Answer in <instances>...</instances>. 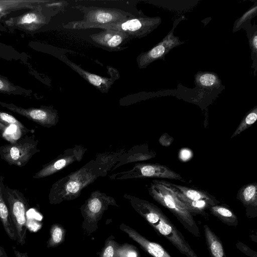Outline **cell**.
Segmentation results:
<instances>
[{"label": "cell", "instance_id": "1", "mask_svg": "<svg viewBox=\"0 0 257 257\" xmlns=\"http://www.w3.org/2000/svg\"><path fill=\"white\" fill-rule=\"evenodd\" d=\"M105 167L92 159L78 170L71 172L55 182L50 190L49 201L57 204L64 201L75 199L82 190L93 183L98 178L105 176Z\"/></svg>", "mask_w": 257, "mask_h": 257}, {"label": "cell", "instance_id": "2", "mask_svg": "<svg viewBox=\"0 0 257 257\" xmlns=\"http://www.w3.org/2000/svg\"><path fill=\"white\" fill-rule=\"evenodd\" d=\"M123 197L133 208L152 226L157 232L170 241L179 251L187 257H198L169 219L156 205L130 194Z\"/></svg>", "mask_w": 257, "mask_h": 257}, {"label": "cell", "instance_id": "3", "mask_svg": "<svg viewBox=\"0 0 257 257\" xmlns=\"http://www.w3.org/2000/svg\"><path fill=\"white\" fill-rule=\"evenodd\" d=\"M148 191L156 201L169 210L177 218L188 231L196 237L200 236L199 228L193 216L177 196L170 182L154 180Z\"/></svg>", "mask_w": 257, "mask_h": 257}, {"label": "cell", "instance_id": "4", "mask_svg": "<svg viewBox=\"0 0 257 257\" xmlns=\"http://www.w3.org/2000/svg\"><path fill=\"white\" fill-rule=\"evenodd\" d=\"M75 7L83 13V20L69 22L63 25L64 28L90 29L94 26L115 23L135 16L129 12L115 8L81 5H77Z\"/></svg>", "mask_w": 257, "mask_h": 257}, {"label": "cell", "instance_id": "5", "mask_svg": "<svg viewBox=\"0 0 257 257\" xmlns=\"http://www.w3.org/2000/svg\"><path fill=\"white\" fill-rule=\"evenodd\" d=\"M4 195L14 227L17 242L23 245L27 235L26 213L29 208L28 202L21 192L7 186L4 188Z\"/></svg>", "mask_w": 257, "mask_h": 257}, {"label": "cell", "instance_id": "6", "mask_svg": "<svg viewBox=\"0 0 257 257\" xmlns=\"http://www.w3.org/2000/svg\"><path fill=\"white\" fill-rule=\"evenodd\" d=\"M34 135L26 134L15 141L0 147V158L11 165L22 167L40 150Z\"/></svg>", "mask_w": 257, "mask_h": 257}, {"label": "cell", "instance_id": "7", "mask_svg": "<svg viewBox=\"0 0 257 257\" xmlns=\"http://www.w3.org/2000/svg\"><path fill=\"white\" fill-rule=\"evenodd\" d=\"M161 22L162 19L159 17L135 16L133 18L117 23L94 26L91 28H99L124 32L128 34L132 39L146 36L156 29Z\"/></svg>", "mask_w": 257, "mask_h": 257}, {"label": "cell", "instance_id": "8", "mask_svg": "<svg viewBox=\"0 0 257 257\" xmlns=\"http://www.w3.org/2000/svg\"><path fill=\"white\" fill-rule=\"evenodd\" d=\"M110 205L118 206L114 198L99 190L92 192L80 208L86 229L90 232L95 230L98 221Z\"/></svg>", "mask_w": 257, "mask_h": 257}, {"label": "cell", "instance_id": "9", "mask_svg": "<svg viewBox=\"0 0 257 257\" xmlns=\"http://www.w3.org/2000/svg\"><path fill=\"white\" fill-rule=\"evenodd\" d=\"M112 179L163 178L183 181L181 176L168 167L159 164L137 163L128 171L113 174Z\"/></svg>", "mask_w": 257, "mask_h": 257}, {"label": "cell", "instance_id": "10", "mask_svg": "<svg viewBox=\"0 0 257 257\" xmlns=\"http://www.w3.org/2000/svg\"><path fill=\"white\" fill-rule=\"evenodd\" d=\"M182 19L181 17L174 21L172 29L161 42L149 51L142 52L138 56L137 62L139 68H146L151 63L157 60H164L165 56L172 49L184 43L174 35L175 28Z\"/></svg>", "mask_w": 257, "mask_h": 257}, {"label": "cell", "instance_id": "11", "mask_svg": "<svg viewBox=\"0 0 257 257\" xmlns=\"http://www.w3.org/2000/svg\"><path fill=\"white\" fill-rule=\"evenodd\" d=\"M87 149L81 145H75L65 150L62 154L42 168L33 176L34 179L43 178L52 175L70 164L82 160Z\"/></svg>", "mask_w": 257, "mask_h": 257}, {"label": "cell", "instance_id": "12", "mask_svg": "<svg viewBox=\"0 0 257 257\" xmlns=\"http://www.w3.org/2000/svg\"><path fill=\"white\" fill-rule=\"evenodd\" d=\"M0 105L34 121L44 127H51L59 121L58 111L51 107L23 108L13 103L0 101Z\"/></svg>", "mask_w": 257, "mask_h": 257}, {"label": "cell", "instance_id": "13", "mask_svg": "<svg viewBox=\"0 0 257 257\" xmlns=\"http://www.w3.org/2000/svg\"><path fill=\"white\" fill-rule=\"evenodd\" d=\"M63 61L82 78L102 93H107L115 80L119 77L118 71L115 68L107 66L110 77H103L89 72L70 61L65 55L62 56Z\"/></svg>", "mask_w": 257, "mask_h": 257}, {"label": "cell", "instance_id": "14", "mask_svg": "<svg viewBox=\"0 0 257 257\" xmlns=\"http://www.w3.org/2000/svg\"><path fill=\"white\" fill-rule=\"evenodd\" d=\"M46 17L42 11V6L21 15L12 17L5 22L9 27H15L27 32L38 30L47 24Z\"/></svg>", "mask_w": 257, "mask_h": 257}, {"label": "cell", "instance_id": "15", "mask_svg": "<svg viewBox=\"0 0 257 257\" xmlns=\"http://www.w3.org/2000/svg\"><path fill=\"white\" fill-rule=\"evenodd\" d=\"M89 37L94 44L109 51H117L126 49L122 46L131 40L128 34L117 31L104 30L93 34Z\"/></svg>", "mask_w": 257, "mask_h": 257}, {"label": "cell", "instance_id": "16", "mask_svg": "<svg viewBox=\"0 0 257 257\" xmlns=\"http://www.w3.org/2000/svg\"><path fill=\"white\" fill-rule=\"evenodd\" d=\"M121 230L137 242L148 253L153 257H171L166 250L159 244L152 242L140 234L136 230L122 223L120 225Z\"/></svg>", "mask_w": 257, "mask_h": 257}, {"label": "cell", "instance_id": "17", "mask_svg": "<svg viewBox=\"0 0 257 257\" xmlns=\"http://www.w3.org/2000/svg\"><path fill=\"white\" fill-rule=\"evenodd\" d=\"M48 2L41 0H0V19L12 12L23 9L32 10Z\"/></svg>", "mask_w": 257, "mask_h": 257}, {"label": "cell", "instance_id": "18", "mask_svg": "<svg viewBox=\"0 0 257 257\" xmlns=\"http://www.w3.org/2000/svg\"><path fill=\"white\" fill-rule=\"evenodd\" d=\"M3 180L4 178L0 175V221L8 237L11 239L17 241L14 227L4 199V190L5 186Z\"/></svg>", "mask_w": 257, "mask_h": 257}, {"label": "cell", "instance_id": "19", "mask_svg": "<svg viewBox=\"0 0 257 257\" xmlns=\"http://www.w3.org/2000/svg\"><path fill=\"white\" fill-rule=\"evenodd\" d=\"M177 196L189 200H206L215 204L219 203L215 198L205 191L170 183Z\"/></svg>", "mask_w": 257, "mask_h": 257}, {"label": "cell", "instance_id": "20", "mask_svg": "<svg viewBox=\"0 0 257 257\" xmlns=\"http://www.w3.org/2000/svg\"><path fill=\"white\" fill-rule=\"evenodd\" d=\"M144 147L135 146L127 152H125L119 157L118 162L114 165L113 170L125 164L144 161L152 158L153 156L150 153L143 150Z\"/></svg>", "mask_w": 257, "mask_h": 257}, {"label": "cell", "instance_id": "21", "mask_svg": "<svg viewBox=\"0 0 257 257\" xmlns=\"http://www.w3.org/2000/svg\"><path fill=\"white\" fill-rule=\"evenodd\" d=\"M204 235L211 257H226L222 243L207 225H204Z\"/></svg>", "mask_w": 257, "mask_h": 257}, {"label": "cell", "instance_id": "22", "mask_svg": "<svg viewBox=\"0 0 257 257\" xmlns=\"http://www.w3.org/2000/svg\"><path fill=\"white\" fill-rule=\"evenodd\" d=\"M237 198L246 207H257V184H247L240 188L237 194Z\"/></svg>", "mask_w": 257, "mask_h": 257}, {"label": "cell", "instance_id": "23", "mask_svg": "<svg viewBox=\"0 0 257 257\" xmlns=\"http://www.w3.org/2000/svg\"><path fill=\"white\" fill-rule=\"evenodd\" d=\"M212 214L217 217L224 223L229 226H236L237 216L228 207L222 205H214L208 209Z\"/></svg>", "mask_w": 257, "mask_h": 257}, {"label": "cell", "instance_id": "24", "mask_svg": "<svg viewBox=\"0 0 257 257\" xmlns=\"http://www.w3.org/2000/svg\"><path fill=\"white\" fill-rule=\"evenodd\" d=\"M177 196L185 205L192 215L200 214L205 217V210L211 206L216 205L206 200H189L177 195Z\"/></svg>", "mask_w": 257, "mask_h": 257}, {"label": "cell", "instance_id": "25", "mask_svg": "<svg viewBox=\"0 0 257 257\" xmlns=\"http://www.w3.org/2000/svg\"><path fill=\"white\" fill-rule=\"evenodd\" d=\"M197 84L205 88H213L219 86L221 81L218 75L211 72H199L195 76Z\"/></svg>", "mask_w": 257, "mask_h": 257}, {"label": "cell", "instance_id": "26", "mask_svg": "<svg viewBox=\"0 0 257 257\" xmlns=\"http://www.w3.org/2000/svg\"><path fill=\"white\" fill-rule=\"evenodd\" d=\"M66 234L64 228L60 224L52 225L50 229V237L47 241L48 247H55L63 242Z\"/></svg>", "mask_w": 257, "mask_h": 257}, {"label": "cell", "instance_id": "27", "mask_svg": "<svg viewBox=\"0 0 257 257\" xmlns=\"http://www.w3.org/2000/svg\"><path fill=\"white\" fill-rule=\"evenodd\" d=\"M125 152L124 150H121L117 152L99 154L96 156L95 160L103 165L108 172L117 163L119 157Z\"/></svg>", "mask_w": 257, "mask_h": 257}, {"label": "cell", "instance_id": "28", "mask_svg": "<svg viewBox=\"0 0 257 257\" xmlns=\"http://www.w3.org/2000/svg\"><path fill=\"white\" fill-rule=\"evenodd\" d=\"M256 119L257 106H255L246 114L233 133L231 139L247 129L256 121Z\"/></svg>", "mask_w": 257, "mask_h": 257}, {"label": "cell", "instance_id": "29", "mask_svg": "<svg viewBox=\"0 0 257 257\" xmlns=\"http://www.w3.org/2000/svg\"><path fill=\"white\" fill-rule=\"evenodd\" d=\"M0 122L8 127L14 125L23 134L29 133L30 131L12 115L0 110Z\"/></svg>", "mask_w": 257, "mask_h": 257}, {"label": "cell", "instance_id": "30", "mask_svg": "<svg viewBox=\"0 0 257 257\" xmlns=\"http://www.w3.org/2000/svg\"><path fill=\"white\" fill-rule=\"evenodd\" d=\"M119 244L112 237L106 240L104 247L102 248L98 257H117V251Z\"/></svg>", "mask_w": 257, "mask_h": 257}, {"label": "cell", "instance_id": "31", "mask_svg": "<svg viewBox=\"0 0 257 257\" xmlns=\"http://www.w3.org/2000/svg\"><path fill=\"white\" fill-rule=\"evenodd\" d=\"M117 257H140L137 247L128 243L119 245L117 251Z\"/></svg>", "mask_w": 257, "mask_h": 257}, {"label": "cell", "instance_id": "32", "mask_svg": "<svg viewBox=\"0 0 257 257\" xmlns=\"http://www.w3.org/2000/svg\"><path fill=\"white\" fill-rule=\"evenodd\" d=\"M20 89L22 88L14 85L6 77L0 76V92L16 94L20 93Z\"/></svg>", "mask_w": 257, "mask_h": 257}, {"label": "cell", "instance_id": "33", "mask_svg": "<svg viewBox=\"0 0 257 257\" xmlns=\"http://www.w3.org/2000/svg\"><path fill=\"white\" fill-rule=\"evenodd\" d=\"M257 6L256 3L239 18L235 23L234 29L236 30L247 20H249L256 15Z\"/></svg>", "mask_w": 257, "mask_h": 257}, {"label": "cell", "instance_id": "34", "mask_svg": "<svg viewBox=\"0 0 257 257\" xmlns=\"http://www.w3.org/2000/svg\"><path fill=\"white\" fill-rule=\"evenodd\" d=\"M257 32L254 33L249 39V47L251 50V58L256 61L257 52Z\"/></svg>", "mask_w": 257, "mask_h": 257}, {"label": "cell", "instance_id": "35", "mask_svg": "<svg viewBox=\"0 0 257 257\" xmlns=\"http://www.w3.org/2000/svg\"><path fill=\"white\" fill-rule=\"evenodd\" d=\"M14 253L16 257H29L27 252H21L13 247Z\"/></svg>", "mask_w": 257, "mask_h": 257}, {"label": "cell", "instance_id": "36", "mask_svg": "<svg viewBox=\"0 0 257 257\" xmlns=\"http://www.w3.org/2000/svg\"><path fill=\"white\" fill-rule=\"evenodd\" d=\"M9 127L0 122V134H5Z\"/></svg>", "mask_w": 257, "mask_h": 257}, {"label": "cell", "instance_id": "37", "mask_svg": "<svg viewBox=\"0 0 257 257\" xmlns=\"http://www.w3.org/2000/svg\"><path fill=\"white\" fill-rule=\"evenodd\" d=\"M0 257H8L5 248L0 245Z\"/></svg>", "mask_w": 257, "mask_h": 257}]
</instances>
